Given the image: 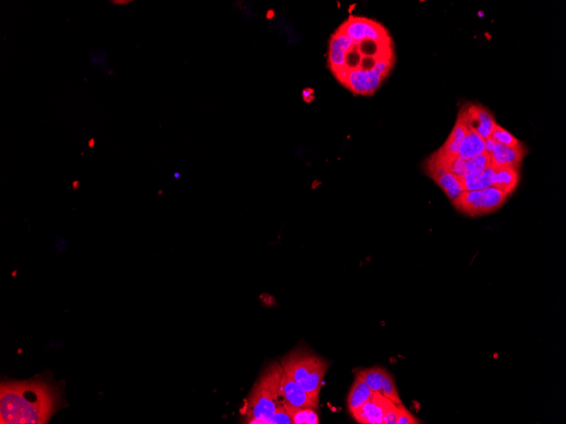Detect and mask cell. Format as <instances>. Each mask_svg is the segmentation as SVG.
<instances>
[{"mask_svg": "<svg viewBox=\"0 0 566 424\" xmlns=\"http://www.w3.org/2000/svg\"><path fill=\"white\" fill-rule=\"evenodd\" d=\"M494 167L493 187L506 195L514 192L520 181V165Z\"/></svg>", "mask_w": 566, "mask_h": 424, "instance_id": "cell-13", "label": "cell"}, {"mask_svg": "<svg viewBox=\"0 0 566 424\" xmlns=\"http://www.w3.org/2000/svg\"><path fill=\"white\" fill-rule=\"evenodd\" d=\"M423 169L424 173L444 191L451 202L455 201L462 193H464L460 179L448 172L435 153L424 161Z\"/></svg>", "mask_w": 566, "mask_h": 424, "instance_id": "cell-6", "label": "cell"}, {"mask_svg": "<svg viewBox=\"0 0 566 424\" xmlns=\"http://www.w3.org/2000/svg\"><path fill=\"white\" fill-rule=\"evenodd\" d=\"M63 385L46 373L27 380H2L0 423H48L58 411L68 406Z\"/></svg>", "mask_w": 566, "mask_h": 424, "instance_id": "cell-1", "label": "cell"}, {"mask_svg": "<svg viewBox=\"0 0 566 424\" xmlns=\"http://www.w3.org/2000/svg\"><path fill=\"white\" fill-rule=\"evenodd\" d=\"M469 128L464 115L460 112L457 122L455 127L453 128L451 135L448 136L444 146L439 149L438 151L445 156L459 155V149L461 143L463 141L465 136L467 135Z\"/></svg>", "mask_w": 566, "mask_h": 424, "instance_id": "cell-14", "label": "cell"}, {"mask_svg": "<svg viewBox=\"0 0 566 424\" xmlns=\"http://www.w3.org/2000/svg\"><path fill=\"white\" fill-rule=\"evenodd\" d=\"M398 420V407L397 404H394L390 407V409L386 411L384 419V424H397Z\"/></svg>", "mask_w": 566, "mask_h": 424, "instance_id": "cell-25", "label": "cell"}, {"mask_svg": "<svg viewBox=\"0 0 566 424\" xmlns=\"http://www.w3.org/2000/svg\"><path fill=\"white\" fill-rule=\"evenodd\" d=\"M507 198L508 195L502 191L489 187L484 190L462 193L459 198L452 202V205L462 214L479 217L501 209Z\"/></svg>", "mask_w": 566, "mask_h": 424, "instance_id": "cell-4", "label": "cell"}, {"mask_svg": "<svg viewBox=\"0 0 566 424\" xmlns=\"http://www.w3.org/2000/svg\"><path fill=\"white\" fill-rule=\"evenodd\" d=\"M494 167L493 165L479 172H470L460 179L462 189L464 192L470 191L484 190L493 187V176Z\"/></svg>", "mask_w": 566, "mask_h": 424, "instance_id": "cell-16", "label": "cell"}, {"mask_svg": "<svg viewBox=\"0 0 566 424\" xmlns=\"http://www.w3.org/2000/svg\"><path fill=\"white\" fill-rule=\"evenodd\" d=\"M394 404V402L380 393H374L363 406L351 415L361 424H384L385 414Z\"/></svg>", "mask_w": 566, "mask_h": 424, "instance_id": "cell-8", "label": "cell"}, {"mask_svg": "<svg viewBox=\"0 0 566 424\" xmlns=\"http://www.w3.org/2000/svg\"><path fill=\"white\" fill-rule=\"evenodd\" d=\"M492 164H491L489 153L486 151L479 155L472 158V159L465 160V169L467 174L479 172V170L488 168Z\"/></svg>", "mask_w": 566, "mask_h": 424, "instance_id": "cell-22", "label": "cell"}, {"mask_svg": "<svg viewBox=\"0 0 566 424\" xmlns=\"http://www.w3.org/2000/svg\"><path fill=\"white\" fill-rule=\"evenodd\" d=\"M496 145H497L496 141L491 139V137H489L488 139L485 140V151L489 153L490 155V153L493 152Z\"/></svg>", "mask_w": 566, "mask_h": 424, "instance_id": "cell-27", "label": "cell"}, {"mask_svg": "<svg viewBox=\"0 0 566 424\" xmlns=\"http://www.w3.org/2000/svg\"><path fill=\"white\" fill-rule=\"evenodd\" d=\"M490 137L496 141L497 143L505 145V146L515 147L522 143L521 141L512 135L510 131L499 127L498 124L495 127Z\"/></svg>", "mask_w": 566, "mask_h": 424, "instance_id": "cell-20", "label": "cell"}, {"mask_svg": "<svg viewBox=\"0 0 566 424\" xmlns=\"http://www.w3.org/2000/svg\"><path fill=\"white\" fill-rule=\"evenodd\" d=\"M282 390L287 404L298 409H318V403L315 402L308 394L284 372L282 380Z\"/></svg>", "mask_w": 566, "mask_h": 424, "instance_id": "cell-11", "label": "cell"}, {"mask_svg": "<svg viewBox=\"0 0 566 424\" xmlns=\"http://www.w3.org/2000/svg\"><path fill=\"white\" fill-rule=\"evenodd\" d=\"M338 30L358 41L367 39L380 41L390 39L388 32L381 24L359 16L358 18L351 16L341 25Z\"/></svg>", "mask_w": 566, "mask_h": 424, "instance_id": "cell-7", "label": "cell"}, {"mask_svg": "<svg viewBox=\"0 0 566 424\" xmlns=\"http://www.w3.org/2000/svg\"><path fill=\"white\" fill-rule=\"evenodd\" d=\"M264 424H294V423L284 407H282L272 417L266 420Z\"/></svg>", "mask_w": 566, "mask_h": 424, "instance_id": "cell-24", "label": "cell"}, {"mask_svg": "<svg viewBox=\"0 0 566 424\" xmlns=\"http://www.w3.org/2000/svg\"><path fill=\"white\" fill-rule=\"evenodd\" d=\"M460 113L467 122L468 126L475 131L482 139L486 140L490 137L497 126L493 115L486 108L479 105H470L462 109Z\"/></svg>", "mask_w": 566, "mask_h": 424, "instance_id": "cell-9", "label": "cell"}, {"mask_svg": "<svg viewBox=\"0 0 566 424\" xmlns=\"http://www.w3.org/2000/svg\"><path fill=\"white\" fill-rule=\"evenodd\" d=\"M374 393L367 384L365 383L363 378L357 373L347 399L349 413L352 414L359 410L373 397Z\"/></svg>", "mask_w": 566, "mask_h": 424, "instance_id": "cell-15", "label": "cell"}, {"mask_svg": "<svg viewBox=\"0 0 566 424\" xmlns=\"http://www.w3.org/2000/svg\"><path fill=\"white\" fill-rule=\"evenodd\" d=\"M484 152L485 140L482 139L475 131L470 127L467 135L465 136L461 143L459 156L463 160H470Z\"/></svg>", "mask_w": 566, "mask_h": 424, "instance_id": "cell-17", "label": "cell"}, {"mask_svg": "<svg viewBox=\"0 0 566 424\" xmlns=\"http://www.w3.org/2000/svg\"><path fill=\"white\" fill-rule=\"evenodd\" d=\"M284 409L290 416L294 424H318L319 416L315 409H298L289 404L284 405Z\"/></svg>", "mask_w": 566, "mask_h": 424, "instance_id": "cell-19", "label": "cell"}, {"mask_svg": "<svg viewBox=\"0 0 566 424\" xmlns=\"http://www.w3.org/2000/svg\"><path fill=\"white\" fill-rule=\"evenodd\" d=\"M392 59L378 61L373 69L348 72L341 83L355 95L370 96L379 89L392 70Z\"/></svg>", "mask_w": 566, "mask_h": 424, "instance_id": "cell-5", "label": "cell"}, {"mask_svg": "<svg viewBox=\"0 0 566 424\" xmlns=\"http://www.w3.org/2000/svg\"><path fill=\"white\" fill-rule=\"evenodd\" d=\"M388 373V370L384 368L375 367L361 370L358 374L363 378L365 383L373 392L381 394L382 386Z\"/></svg>", "mask_w": 566, "mask_h": 424, "instance_id": "cell-18", "label": "cell"}, {"mask_svg": "<svg viewBox=\"0 0 566 424\" xmlns=\"http://www.w3.org/2000/svg\"><path fill=\"white\" fill-rule=\"evenodd\" d=\"M353 43L351 37L339 30L331 36L328 44L327 65L335 77L342 72L345 55Z\"/></svg>", "mask_w": 566, "mask_h": 424, "instance_id": "cell-10", "label": "cell"}, {"mask_svg": "<svg viewBox=\"0 0 566 424\" xmlns=\"http://www.w3.org/2000/svg\"><path fill=\"white\" fill-rule=\"evenodd\" d=\"M398 407V420L397 424H418L420 423V420L415 417L413 414L410 413L409 410L406 409L405 406L401 404H397Z\"/></svg>", "mask_w": 566, "mask_h": 424, "instance_id": "cell-23", "label": "cell"}, {"mask_svg": "<svg viewBox=\"0 0 566 424\" xmlns=\"http://www.w3.org/2000/svg\"><path fill=\"white\" fill-rule=\"evenodd\" d=\"M381 394L389 399V400L394 402L395 404H401L402 403L401 399L398 396L393 374L389 372L386 374L384 384H382Z\"/></svg>", "mask_w": 566, "mask_h": 424, "instance_id": "cell-21", "label": "cell"}, {"mask_svg": "<svg viewBox=\"0 0 566 424\" xmlns=\"http://www.w3.org/2000/svg\"><path fill=\"white\" fill-rule=\"evenodd\" d=\"M281 364L287 375L319 404L322 382L330 364L306 348H298L283 357Z\"/></svg>", "mask_w": 566, "mask_h": 424, "instance_id": "cell-3", "label": "cell"}, {"mask_svg": "<svg viewBox=\"0 0 566 424\" xmlns=\"http://www.w3.org/2000/svg\"><path fill=\"white\" fill-rule=\"evenodd\" d=\"M302 98L303 102L306 103H310L315 101V90L313 89H310V87H306V89L302 91Z\"/></svg>", "mask_w": 566, "mask_h": 424, "instance_id": "cell-26", "label": "cell"}, {"mask_svg": "<svg viewBox=\"0 0 566 424\" xmlns=\"http://www.w3.org/2000/svg\"><path fill=\"white\" fill-rule=\"evenodd\" d=\"M526 155L527 149L522 143L515 147L497 143L489 155L493 166L503 167V166L520 165Z\"/></svg>", "mask_w": 566, "mask_h": 424, "instance_id": "cell-12", "label": "cell"}, {"mask_svg": "<svg viewBox=\"0 0 566 424\" xmlns=\"http://www.w3.org/2000/svg\"><path fill=\"white\" fill-rule=\"evenodd\" d=\"M283 375L284 370L279 363H273L265 370L241 410L245 417L244 423L264 424L277 411L284 407Z\"/></svg>", "mask_w": 566, "mask_h": 424, "instance_id": "cell-2", "label": "cell"}]
</instances>
